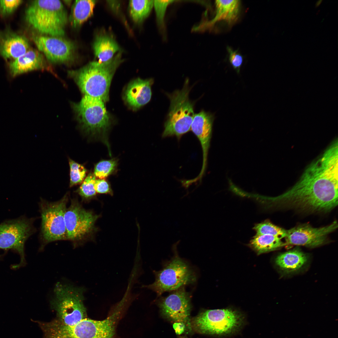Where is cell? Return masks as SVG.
Instances as JSON below:
<instances>
[{
  "instance_id": "1",
  "label": "cell",
  "mask_w": 338,
  "mask_h": 338,
  "mask_svg": "<svg viewBox=\"0 0 338 338\" xmlns=\"http://www.w3.org/2000/svg\"><path fill=\"white\" fill-rule=\"evenodd\" d=\"M338 145L332 143L306 168L292 188L274 197L270 203L311 212H328L338 204Z\"/></svg>"
},
{
  "instance_id": "2",
  "label": "cell",
  "mask_w": 338,
  "mask_h": 338,
  "mask_svg": "<svg viewBox=\"0 0 338 338\" xmlns=\"http://www.w3.org/2000/svg\"><path fill=\"white\" fill-rule=\"evenodd\" d=\"M120 52L105 63L93 61L75 71H70L84 95L102 100L109 99V91L113 75L123 61Z\"/></svg>"
},
{
  "instance_id": "3",
  "label": "cell",
  "mask_w": 338,
  "mask_h": 338,
  "mask_svg": "<svg viewBox=\"0 0 338 338\" xmlns=\"http://www.w3.org/2000/svg\"><path fill=\"white\" fill-rule=\"evenodd\" d=\"M25 20L31 27L42 34L61 37L65 34L68 16L60 1L35 0L26 9Z\"/></svg>"
},
{
  "instance_id": "4",
  "label": "cell",
  "mask_w": 338,
  "mask_h": 338,
  "mask_svg": "<svg viewBox=\"0 0 338 338\" xmlns=\"http://www.w3.org/2000/svg\"><path fill=\"white\" fill-rule=\"evenodd\" d=\"M244 315L231 308L205 310L191 320L192 330L197 333L218 336L239 331L245 321Z\"/></svg>"
},
{
  "instance_id": "5",
  "label": "cell",
  "mask_w": 338,
  "mask_h": 338,
  "mask_svg": "<svg viewBox=\"0 0 338 338\" xmlns=\"http://www.w3.org/2000/svg\"><path fill=\"white\" fill-rule=\"evenodd\" d=\"M86 289L70 284L58 282L50 301L51 308L57 314L59 321L72 325L86 318V309L84 304Z\"/></svg>"
},
{
  "instance_id": "6",
  "label": "cell",
  "mask_w": 338,
  "mask_h": 338,
  "mask_svg": "<svg viewBox=\"0 0 338 338\" xmlns=\"http://www.w3.org/2000/svg\"><path fill=\"white\" fill-rule=\"evenodd\" d=\"M191 90L189 80L187 79L183 88L173 93L167 94L170 105L166 120L164 124L163 138L175 136L178 139L191 130L194 115V103L190 100L189 95Z\"/></svg>"
},
{
  "instance_id": "7",
  "label": "cell",
  "mask_w": 338,
  "mask_h": 338,
  "mask_svg": "<svg viewBox=\"0 0 338 338\" xmlns=\"http://www.w3.org/2000/svg\"><path fill=\"white\" fill-rule=\"evenodd\" d=\"M100 216L85 209L77 200L72 199L65 214L67 240L76 247L93 239L98 230L95 223Z\"/></svg>"
},
{
  "instance_id": "8",
  "label": "cell",
  "mask_w": 338,
  "mask_h": 338,
  "mask_svg": "<svg viewBox=\"0 0 338 338\" xmlns=\"http://www.w3.org/2000/svg\"><path fill=\"white\" fill-rule=\"evenodd\" d=\"M154 273L155 282L142 287L154 291L158 297L165 292L173 291L192 284L196 279L189 266L176 254L161 270L154 271Z\"/></svg>"
},
{
  "instance_id": "9",
  "label": "cell",
  "mask_w": 338,
  "mask_h": 338,
  "mask_svg": "<svg viewBox=\"0 0 338 338\" xmlns=\"http://www.w3.org/2000/svg\"><path fill=\"white\" fill-rule=\"evenodd\" d=\"M68 198L67 193L56 202L42 200L40 202L42 246L52 242L67 240L65 214Z\"/></svg>"
},
{
  "instance_id": "10",
  "label": "cell",
  "mask_w": 338,
  "mask_h": 338,
  "mask_svg": "<svg viewBox=\"0 0 338 338\" xmlns=\"http://www.w3.org/2000/svg\"><path fill=\"white\" fill-rule=\"evenodd\" d=\"M74 108L83 130L87 133L103 137L110 152L105 137L110 120L105 102L100 99L84 95L80 102L74 105Z\"/></svg>"
},
{
  "instance_id": "11",
  "label": "cell",
  "mask_w": 338,
  "mask_h": 338,
  "mask_svg": "<svg viewBox=\"0 0 338 338\" xmlns=\"http://www.w3.org/2000/svg\"><path fill=\"white\" fill-rule=\"evenodd\" d=\"M33 222L32 219L22 216L0 224V249L12 250L20 256V263L13 265V268H19L25 264L24 245L35 231Z\"/></svg>"
},
{
  "instance_id": "12",
  "label": "cell",
  "mask_w": 338,
  "mask_h": 338,
  "mask_svg": "<svg viewBox=\"0 0 338 338\" xmlns=\"http://www.w3.org/2000/svg\"><path fill=\"white\" fill-rule=\"evenodd\" d=\"M191 299L190 294L183 286L161 298L157 300V304L163 317L173 322L184 323L186 329L191 332Z\"/></svg>"
},
{
  "instance_id": "13",
  "label": "cell",
  "mask_w": 338,
  "mask_h": 338,
  "mask_svg": "<svg viewBox=\"0 0 338 338\" xmlns=\"http://www.w3.org/2000/svg\"><path fill=\"white\" fill-rule=\"evenodd\" d=\"M338 227L336 221L328 225L314 228L308 224L296 226L286 230V244L302 245L314 248L325 243L327 235Z\"/></svg>"
},
{
  "instance_id": "14",
  "label": "cell",
  "mask_w": 338,
  "mask_h": 338,
  "mask_svg": "<svg viewBox=\"0 0 338 338\" xmlns=\"http://www.w3.org/2000/svg\"><path fill=\"white\" fill-rule=\"evenodd\" d=\"M32 38L38 49L52 62L65 63L74 58L75 46L69 40L46 35L35 36Z\"/></svg>"
},
{
  "instance_id": "15",
  "label": "cell",
  "mask_w": 338,
  "mask_h": 338,
  "mask_svg": "<svg viewBox=\"0 0 338 338\" xmlns=\"http://www.w3.org/2000/svg\"><path fill=\"white\" fill-rule=\"evenodd\" d=\"M213 120L212 115L202 110L194 114L191 125V130L199 140L202 151V166L200 173L196 177L200 181L202 180L207 168Z\"/></svg>"
},
{
  "instance_id": "16",
  "label": "cell",
  "mask_w": 338,
  "mask_h": 338,
  "mask_svg": "<svg viewBox=\"0 0 338 338\" xmlns=\"http://www.w3.org/2000/svg\"><path fill=\"white\" fill-rule=\"evenodd\" d=\"M29 45L22 35L10 31L0 33V55L6 60L23 55L29 50Z\"/></svg>"
},
{
  "instance_id": "17",
  "label": "cell",
  "mask_w": 338,
  "mask_h": 338,
  "mask_svg": "<svg viewBox=\"0 0 338 338\" xmlns=\"http://www.w3.org/2000/svg\"><path fill=\"white\" fill-rule=\"evenodd\" d=\"M153 83L152 79H137L130 83L124 94V99L133 108L138 109L148 103L152 95L151 86Z\"/></svg>"
},
{
  "instance_id": "18",
  "label": "cell",
  "mask_w": 338,
  "mask_h": 338,
  "mask_svg": "<svg viewBox=\"0 0 338 338\" xmlns=\"http://www.w3.org/2000/svg\"><path fill=\"white\" fill-rule=\"evenodd\" d=\"M43 55L35 50L29 49L24 54L13 59L9 63L10 74L15 77L31 71L43 69L45 67Z\"/></svg>"
},
{
  "instance_id": "19",
  "label": "cell",
  "mask_w": 338,
  "mask_h": 338,
  "mask_svg": "<svg viewBox=\"0 0 338 338\" xmlns=\"http://www.w3.org/2000/svg\"><path fill=\"white\" fill-rule=\"evenodd\" d=\"M215 16L207 25L212 26L217 22L222 21L231 25L237 21L240 11V0H217L215 1Z\"/></svg>"
},
{
  "instance_id": "20",
  "label": "cell",
  "mask_w": 338,
  "mask_h": 338,
  "mask_svg": "<svg viewBox=\"0 0 338 338\" xmlns=\"http://www.w3.org/2000/svg\"><path fill=\"white\" fill-rule=\"evenodd\" d=\"M93 49L98 62L105 63L111 60L115 54L120 50L116 41L107 34H100L95 38Z\"/></svg>"
},
{
  "instance_id": "21",
  "label": "cell",
  "mask_w": 338,
  "mask_h": 338,
  "mask_svg": "<svg viewBox=\"0 0 338 338\" xmlns=\"http://www.w3.org/2000/svg\"><path fill=\"white\" fill-rule=\"evenodd\" d=\"M307 260V257L305 254L299 250L294 249L279 255L276 259L275 263L282 270L291 272L301 268Z\"/></svg>"
},
{
  "instance_id": "22",
  "label": "cell",
  "mask_w": 338,
  "mask_h": 338,
  "mask_svg": "<svg viewBox=\"0 0 338 338\" xmlns=\"http://www.w3.org/2000/svg\"><path fill=\"white\" fill-rule=\"evenodd\" d=\"M281 237L270 235L256 234L251 240L250 247L258 254L274 250L286 244Z\"/></svg>"
},
{
  "instance_id": "23",
  "label": "cell",
  "mask_w": 338,
  "mask_h": 338,
  "mask_svg": "<svg viewBox=\"0 0 338 338\" xmlns=\"http://www.w3.org/2000/svg\"><path fill=\"white\" fill-rule=\"evenodd\" d=\"M96 2L93 0L75 1L69 17V20L73 27H76L80 26L91 16Z\"/></svg>"
},
{
  "instance_id": "24",
  "label": "cell",
  "mask_w": 338,
  "mask_h": 338,
  "mask_svg": "<svg viewBox=\"0 0 338 338\" xmlns=\"http://www.w3.org/2000/svg\"><path fill=\"white\" fill-rule=\"evenodd\" d=\"M154 0H131L129 3L130 16L136 23L142 22L149 15Z\"/></svg>"
},
{
  "instance_id": "25",
  "label": "cell",
  "mask_w": 338,
  "mask_h": 338,
  "mask_svg": "<svg viewBox=\"0 0 338 338\" xmlns=\"http://www.w3.org/2000/svg\"><path fill=\"white\" fill-rule=\"evenodd\" d=\"M96 180L94 174L90 173L76 191L82 201L87 202L95 198L97 193L95 188Z\"/></svg>"
},
{
  "instance_id": "26",
  "label": "cell",
  "mask_w": 338,
  "mask_h": 338,
  "mask_svg": "<svg viewBox=\"0 0 338 338\" xmlns=\"http://www.w3.org/2000/svg\"><path fill=\"white\" fill-rule=\"evenodd\" d=\"M117 163V160L115 158L100 161L95 166L94 175L100 179L106 178L115 171Z\"/></svg>"
},
{
  "instance_id": "27",
  "label": "cell",
  "mask_w": 338,
  "mask_h": 338,
  "mask_svg": "<svg viewBox=\"0 0 338 338\" xmlns=\"http://www.w3.org/2000/svg\"><path fill=\"white\" fill-rule=\"evenodd\" d=\"M253 229L256 234L270 235L284 238L286 230L273 224L270 221H265L257 223L254 226Z\"/></svg>"
},
{
  "instance_id": "28",
  "label": "cell",
  "mask_w": 338,
  "mask_h": 338,
  "mask_svg": "<svg viewBox=\"0 0 338 338\" xmlns=\"http://www.w3.org/2000/svg\"><path fill=\"white\" fill-rule=\"evenodd\" d=\"M70 187L81 183L86 176L87 170L84 166L69 159Z\"/></svg>"
},
{
  "instance_id": "29",
  "label": "cell",
  "mask_w": 338,
  "mask_h": 338,
  "mask_svg": "<svg viewBox=\"0 0 338 338\" xmlns=\"http://www.w3.org/2000/svg\"><path fill=\"white\" fill-rule=\"evenodd\" d=\"M174 1L154 0V5L156 11L158 25L160 27L164 25V19L168 6Z\"/></svg>"
},
{
  "instance_id": "30",
  "label": "cell",
  "mask_w": 338,
  "mask_h": 338,
  "mask_svg": "<svg viewBox=\"0 0 338 338\" xmlns=\"http://www.w3.org/2000/svg\"><path fill=\"white\" fill-rule=\"evenodd\" d=\"M23 2L21 0H0V14L5 17L12 14Z\"/></svg>"
},
{
  "instance_id": "31",
  "label": "cell",
  "mask_w": 338,
  "mask_h": 338,
  "mask_svg": "<svg viewBox=\"0 0 338 338\" xmlns=\"http://www.w3.org/2000/svg\"><path fill=\"white\" fill-rule=\"evenodd\" d=\"M227 49L229 54V60L230 63L236 72L239 73L243 61L242 55L237 50H233L229 46L227 47Z\"/></svg>"
},
{
  "instance_id": "32",
  "label": "cell",
  "mask_w": 338,
  "mask_h": 338,
  "mask_svg": "<svg viewBox=\"0 0 338 338\" xmlns=\"http://www.w3.org/2000/svg\"><path fill=\"white\" fill-rule=\"evenodd\" d=\"M95 188L97 193L108 194L111 196L113 195V192L110 186L105 179H96Z\"/></svg>"
},
{
  "instance_id": "33",
  "label": "cell",
  "mask_w": 338,
  "mask_h": 338,
  "mask_svg": "<svg viewBox=\"0 0 338 338\" xmlns=\"http://www.w3.org/2000/svg\"><path fill=\"white\" fill-rule=\"evenodd\" d=\"M173 327L176 333L178 335H180L183 334L186 329L185 324L182 322H174Z\"/></svg>"
},
{
  "instance_id": "34",
  "label": "cell",
  "mask_w": 338,
  "mask_h": 338,
  "mask_svg": "<svg viewBox=\"0 0 338 338\" xmlns=\"http://www.w3.org/2000/svg\"><path fill=\"white\" fill-rule=\"evenodd\" d=\"M322 1V0H318L317 1V2H316V3L315 4V7L318 6L320 4V3H321Z\"/></svg>"
},
{
  "instance_id": "35",
  "label": "cell",
  "mask_w": 338,
  "mask_h": 338,
  "mask_svg": "<svg viewBox=\"0 0 338 338\" xmlns=\"http://www.w3.org/2000/svg\"><path fill=\"white\" fill-rule=\"evenodd\" d=\"M128 292V293H129V292H128V291H127V292ZM131 296H132V297H133L132 296V295H131Z\"/></svg>"
},
{
  "instance_id": "36",
  "label": "cell",
  "mask_w": 338,
  "mask_h": 338,
  "mask_svg": "<svg viewBox=\"0 0 338 338\" xmlns=\"http://www.w3.org/2000/svg\"></svg>"
},
{
  "instance_id": "37",
  "label": "cell",
  "mask_w": 338,
  "mask_h": 338,
  "mask_svg": "<svg viewBox=\"0 0 338 338\" xmlns=\"http://www.w3.org/2000/svg\"></svg>"
}]
</instances>
